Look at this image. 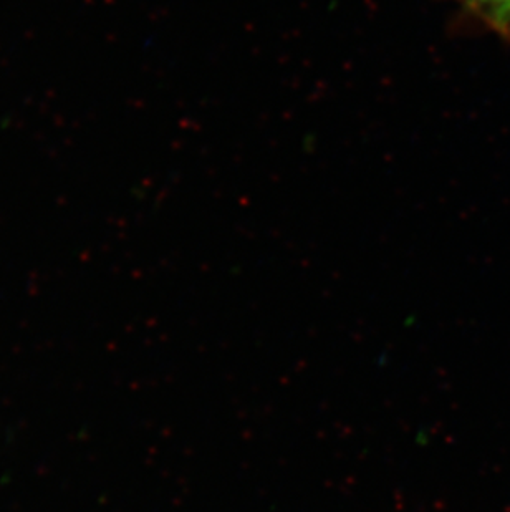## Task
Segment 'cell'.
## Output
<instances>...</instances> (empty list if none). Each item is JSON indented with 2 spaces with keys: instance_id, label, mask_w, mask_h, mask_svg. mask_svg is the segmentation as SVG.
<instances>
[{
  "instance_id": "6da1fadb",
  "label": "cell",
  "mask_w": 510,
  "mask_h": 512,
  "mask_svg": "<svg viewBox=\"0 0 510 512\" xmlns=\"http://www.w3.org/2000/svg\"><path fill=\"white\" fill-rule=\"evenodd\" d=\"M487 25L510 37V0H464Z\"/></svg>"
}]
</instances>
